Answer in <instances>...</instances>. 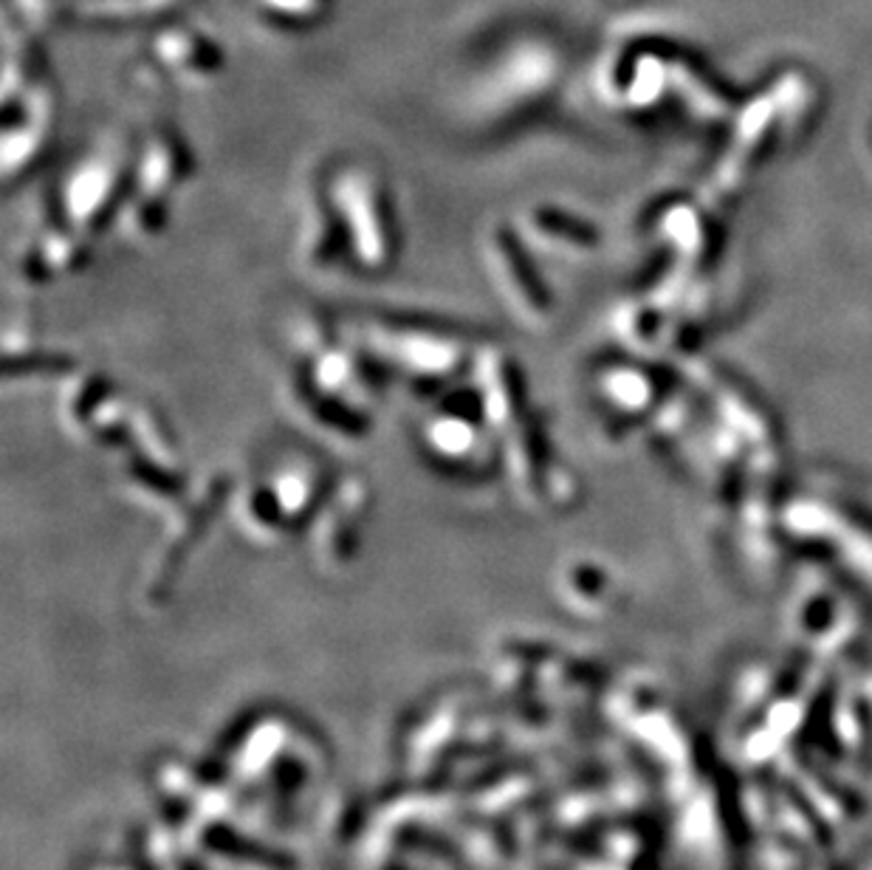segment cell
Returning a JSON list of instances; mask_svg holds the SVG:
<instances>
[{"mask_svg":"<svg viewBox=\"0 0 872 870\" xmlns=\"http://www.w3.org/2000/svg\"><path fill=\"white\" fill-rule=\"evenodd\" d=\"M314 269L350 260L367 275H385L398 258V221L385 176L361 161H343L314 196L306 227Z\"/></svg>","mask_w":872,"mask_h":870,"instance_id":"6da1fadb","label":"cell"},{"mask_svg":"<svg viewBox=\"0 0 872 870\" xmlns=\"http://www.w3.org/2000/svg\"><path fill=\"white\" fill-rule=\"evenodd\" d=\"M385 368L359 343L306 334L303 350L291 362L294 405L308 422L345 442H361L373 429L382 402Z\"/></svg>","mask_w":872,"mask_h":870,"instance_id":"7a4b0ae2","label":"cell"},{"mask_svg":"<svg viewBox=\"0 0 872 870\" xmlns=\"http://www.w3.org/2000/svg\"><path fill=\"white\" fill-rule=\"evenodd\" d=\"M354 337L385 374H398L422 390H444L466 368H475L480 350L452 325L393 314L359 319Z\"/></svg>","mask_w":872,"mask_h":870,"instance_id":"3957f363","label":"cell"},{"mask_svg":"<svg viewBox=\"0 0 872 870\" xmlns=\"http://www.w3.org/2000/svg\"><path fill=\"white\" fill-rule=\"evenodd\" d=\"M336 481L330 466L311 449H286L257 469L244 490L235 492L240 512L260 528H288L319 512Z\"/></svg>","mask_w":872,"mask_h":870,"instance_id":"277c9868","label":"cell"},{"mask_svg":"<svg viewBox=\"0 0 872 870\" xmlns=\"http://www.w3.org/2000/svg\"><path fill=\"white\" fill-rule=\"evenodd\" d=\"M422 447L440 469L464 481L492 478L503 458L501 442L495 427L488 424L477 387L444 396L424 416Z\"/></svg>","mask_w":872,"mask_h":870,"instance_id":"5b68a950","label":"cell"},{"mask_svg":"<svg viewBox=\"0 0 872 870\" xmlns=\"http://www.w3.org/2000/svg\"><path fill=\"white\" fill-rule=\"evenodd\" d=\"M192 172V156L181 136L170 128H156L136 145L133 178L119 209V224L130 240H156L167 227L170 198Z\"/></svg>","mask_w":872,"mask_h":870,"instance_id":"8992f818","label":"cell"},{"mask_svg":"<svg viewBox=\"0 0 872 870\" xmlns=\"http://www.w3.org/2000/svg\"><path fill=\"white\" fill-rule=\"evenodd\" d=\"M136 150L122 139H105L73 161L60 181V221L91 240L119 215L133 178Z\"/></svg>","mask_w":872,"mask_h":870,"instance_id":"52a82bcc","label":"cell"},{"mask_svg":"<svg viewBox=\"0 0 872 870\" xmlns=\"http://www.w3.org/2000/svg\"><path fill=\"white\" fill-rule=\"evenodd\" d=\"M60 411L66 429L73 438L93 444V447L119 449L128 447L139 402H130L102 376L80 374L62 390Z\"/></svg>","mask_w":872,"mask_h":870,"instance_id":"ba28073f","label":"cell"},{"mask_svg":"<svg viewBox=\"0 0 872 870\" xmlns=\"http://www.w3.org/2000/svg\"><path fill=\"white\" fill-rule=\"evenodd\" d=\"M486 264L497 283L503 303L514 317L525 323H543L548 317V291L537 280V271L525 255V244L519 229L492 227L486 238Z\"/></svg>","mask_w":872,"mask_h":870,"instance_id":"9c48e42d","label":"cell"},{"mask_svg":"<svg viewBox=\"0 0 872 870\" xmlns=\"http://www.w3.org/2000/svg\"><path fill=\"white\" fill-rule=\"evenodd\" d=\"M86 246L88 238L73 233L62 221L54 227H46L37 235L34 244L23 251V271L34 275L37 280H51V277L82 269L88 258Z\"/></svg>","mask_w":872,"mask_h":870,"instance_id":"30bf717a","label":"cell"}]
</instances>
